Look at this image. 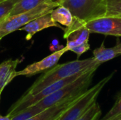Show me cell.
Wrapping results in <instances>:
<instances>
[{
	"instance_id": "cell-1",
	"label": "cell",
	"mask_w": 121,
	"mask_h": 120,
	"mask_svg": "<svg viewBox=\"0 0 121 120\" xmlns=\"http://www.w3.org/2000/svg\"><path fill=\"white\" fill-rule=\"evenodd\" d=\"M101 64L94 57L83 60L77 59L62 64H56L52 68L45 71L23 95L35 94L57 81L86 71L96 66H99Z\"/></svg>"
},
{
	"instance_id": "cell-2",
	"label": "cell",
	"mask_w": 121,
	"mask_h": 120,
	"mask_svg": "<svg viewBox=\"0 0 121 120\" xmlns=\"http://www.w3.org/2000/svg\"><path fill=\"white\" fill-rule=\"evenodd\" d=\"M99 67L96 66L89 70L72 83L46 96L36 104L32 105V107L39 112H41L53 105L80 95L89 89L94 74Z\"/></svg>"
},
{
	"instance_id": "cell-3",
	"label": "cell",
	"mask_w": 121,
	"mask_h": 120,
	"mask_svg": "<svg viewBox=\"0 0 121 120\" xmlns=\"http://www.w3.org/2000/svg\"><path fill=\"white\" fill-rule=\"evenodd\" d=\"M59 6H60L59 1H48L27 11L9 16L0 22V39L1 40L9 33L19 30L33 20L50 13L53 9Z\"/></svg>"
},
{
	"instance_id": "cell-4",
	"label": "cell",
	"mask_w": 121,
	"mask_h": 120,
	"mask_svg": "<svg viewBox=\"0 0 121 120\" xmlns=\"http://www.w3.org/2000/svg\"><path fill=\"white\" fill-rule=\"evenodd\" d=\"M116 71L101 79L92 88L82 93L69 108L53 120H78L96 101L100 93L113 78Z\"/></svg>"
},
{
	"instance_id": "cell-5",
	"label": "cell",
	"mask_w": 121,
	"mask_h": 120,
	"mask_svg": "<svg viewBox=\"0 0 121 120\" xmlns=\"http://www.w3.org/2000/svg\"><path fill=\"white\" fill-rule=\"evenodd\" d=\"M59 3L82 21L104 17L106 14V0H60Z\"/></svg>"
},
{
	"instance_id": "cell-6",
	"label": "cell",
	"mask_w": 121,
	"mask_h": 120,
	"mask_svg": "<svg viewBox=\"0 0 121 120\" xmlns=\"http://www.w3.org/2000/svg\"><path fill=\"white\" fill-rule=\"evenodd\" d=\"M86 71H84V72L75 74L74 76H69L68 78L57 81L48 86L47 87H45V88H43L40 92H38L35 94L23 95L21 96V98L18 100H17L11 107L7 115L10 116L12 118L13 117L18 115V113H20L25 109L28 108V107L36 104L37 103H38L40 100H41L46 96L53 93L54 92H55V91L60 90V88L66 86L67 85L72 83L73 81L77 80L78 78H79L82 75H83Z\"/></svg>"
},
{
	"instance_id": "cell-7",
	"label": "cell",
	"mask_w": 121,
	"mask_h": 120,
	"mask_svg": "<svg viewBox=\"0 0 121 120\" xmlns=\"http://www.w3.org/2000/svg\"><path fill=\"white\" fill-rule=\"evenodd\" d=\"M79 22L90 33L121 37V18L120 17L104 16L88 21L79 20Z\"/></svg>"
},
{
	"instance_id": "cell-8",
	"label": "cell",
	"mask_w": 121,
	"mask_h": 120,
	"mask_svg": "<svg viewBox=\"0 0 121 120\" xmlns=\"http://www.w3.org/2000/svg\"><path fill=\"white\" fill-rule=\"evenodd\" d=\"M67 52L68 51L66 50L65 47H64L61 50L52 52L51 54L45 57L42 60L27 66L21 71H16V77L18 76H26L27 77H30L39 73L46 71L57 64V62H59L61 57Z\"/></svg>"
},
{
	"instance_id": "cell-9",
	"label": "cell",
	"mask_w": 121,
	"mask_h": 120,
	"mask_svg": "<svg viewBox=\"0 0 121 120\" xmlns=\"http://www.w3.org/2000/svg\"><path fill=\"white\" fill-rule=\"evenodd\" d=\"M90 33L87 28L80 24L79 20L74 17L72 23L64 30L63 37L67 40L66 50L70 51L78 45L89 42Z\"/></svg>"
},
{
	"instance_id": "cell-10",
	"label": "cell",
	"mask_w": 121,
	"mask_h": 120,
	"mask_svg": "<svg viewBox=\"0 0 121 120\" xmlns=\"http://www.w3.org/2000/svg\"><path fill=\"white\" fill-rule=\"evenodd\" d=\"M50 27H57L62 29L63 30L65 28L60 25V24H59L58 23L55 22L52 18L50 13H48L33 20L24 26L21 27L19 30L26 31L27 33L26 40H29L36 33Z\"/></svg>"
},
{
	"instance_id": "cell-11",
	"label": "cell",
	"mask_w": 121,
	"mask_h": 120,
	"mask_svg": "<svg viewBox=\"0 0 121 120\" xmlns=\"http://www.w3.org/2000/svg\"><path fill=\"white\" fill-rule=\"evenodd\" d=\"M82 95V94H81ZM80 95L53 105L26 120H53L69 108Z\"/></svg>"
},
{
	"instance_id": "cell-12",
	"label": "cell",
	"mask_w": 121,
	"mask_h": 120,
	"mask_svg": "<svg viewBox=\"0 0 121 120\" xmlns=\"http://www.w3.org/2000/svg\"><path fill=\"white\" fill-rule=\"evenodd\" d=\"M21 62V59H9L3 62L0 64V90H4L16 77V68Z\"/></svg>"
},
{
	"instance_id": "cell-13",
	"label": "cell",
	"mask_w": 121,
	"mask_h": 120,
	"mask_svg": "<svg viewBox=\"0 0 121 120\" xmlns=\"http://www.w3.org/2000/svg\"><path fill=\"white\" fill-rule=\"evenodd\" d=\"M94 58L99 63L103 64L109 60L121 55V42L118 40L117 44L110 48H106L104 46V41L101 46L93 51Z\"/></svg>"
},
{
	"instance_id": "cell-14",
	"label": "cell",
	"mask_w": 121,
	"mask_h": 120,
	"mask_svg": "<svg viewBox=\"0 0 121 120\" xmlns=\"http://www.w3.org/2000/svg\"><path fill=\"white\" fill-rule=\"evenodd\" d=\"M50 15L55 22L64 25L65 28L69 26L72 23L74 19V16L70 10L62 5L53 9L50 13Z\"/></svg>"
},
{
	"instance_id": "cell-15",
	"label": "cell",
	"mask_w": 121,
	"mask_h": 120,
	"mask_svg": "<svg viewBox=\"0 0 121 120\" xmlns=\"http://www.w3.org/2000/svg\"><path fill=\"white\" fill-rule=\"evenodd\" d=\"M48 1H59L60 0H17L16 3L11 11L9 16H13L20 13L27 11Z\"/></svg>"
},
{
	"instance_id": "cell-16",
	"label": "cell",
	"mask_w": 121,
	"mask_h": 120,
	"mask_svg": "<svg viewBox=\"0 0 121 120\" xmlns=\"http://www.w3.org/2000/svg\"><path fill=\"white\" fill-rule=\"evenodd\" d=\"M99 120H121V91L117 95L112 108L104 117Z\"/></svg>"
},
{
	"instance_id": "cell-17",
	"label": "cell",
	"mask_w": 121,
	"mask_h": 120,
	"mask_svg": "<svg viewBox=\"0 0 121 120\" xmlns=\"http://www.w3.org/2000/svg\"><path fill=\"white\" fill-rule=\"evenodd\" d=\"M105 16L121 18V0H106Z\"/></svg>"
},
{
	"instance_id": "cell-18",
	"label": "cell",
	"mask_w": 121,
	"mask_h": 120,
	"mask_svg": "<svg viewBox=\"0 0 121 120\" xmlns=\"http://www.w3.org/2000/svg\"><path fill=\"white\" fill-rule=\"evenodd\" d=\"M101 113V109L96 101L78 120H99Z\"/></svg>"
},
{
	"instance_id": "cell-19",
	"label": "cell",
	"mask_w": 121,
	"mask_h": 120,
	"mask_svg": "<svg viewBox=\"0 0 121 120\" xmlns=\"http://www.w3.org/2000/svg\"><path fill=\"white\" fill-rule=\"evenodd\" d=\"M17 0H4L0 1V22L8 17Z\"/></svg>"
},
{
	"instance_id": "cell-20",
	"label": "cell",
	"mask_w": 121,
	"mask_h": 120,
	"mask_svg": "<svg viewBox=\"0 0 121 120\" xmlns=\"http://www.w3.org/2000/svg\"><path fill=\"white\" fill-rule=\"evenodd\" d=\"M89 49H90V45L89 44V42H86V43L80 44V45H78L74 47L72 49H71L70 51L77 54V59H79L80 56L82 54H83L84 53H85L86 51H88Z\"/></svg>"
},
{
	"instance_id": "cell-21",
	"label": "cell",
	"mask_w": 121,
	"mask_h": 120,
	"mask_svg": "<svg viewBox=\"0 0 121 120\" xmlns=\"http://www.w3.org/2000/svg\"><path fill=\"white\" fill-rule=\"evenodd\" d=\"M11 120V117L9 115H6V116H1L0 115V120Z\"/></svg>"
},
{
	"instance_id": "cell-22",
	"label": "cell",
	"mask_w": 121,
	"mask_h": 120,
	"mask_svg": "<svg viewBox=\"0 0 121 120\" xmlns=\"http://www.w3.org/2000/svg\"><path fill=\"white\" fill-rule=\"evenodd\" d=\"M2 91H3V90H0V99H1V94L2 93Z\"/></svg>"
},
{
	"instance_id": "cell-23",
	"label": "cell",
	"mask_w": 121,
	"mask_h": 120,
	"mask_svg": "<svg viewBox=\"0 0 121 120\" xmlns=\"http://www.w3.org/2000/svg\"><path fill=\"white\" fill-rule=\"evenodd\" d=\"M4 1V0H0V1Z\"/></svg>"
},
{
	"instance_id": "cell-24",
	"label": "cell",
	"mask_w": 121,
	"mask_h": 120,
	"mask_svg": "<svg viewBox=\"0 0 121 120\" xmlns=\"http://www.w3.org/2000/svg\"><path fill=\"white\" fill-rule=\"evenodd\" d=\"M0 40H1V39H0Z\"/></svg>"
}]
</instances>
